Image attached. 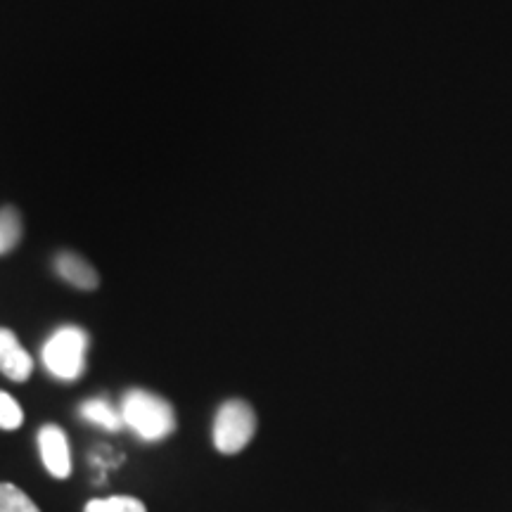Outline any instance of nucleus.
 <instances>
[{"label":"nucleus","mask_w":512,"mask_h":512,"mask_svg":"<svg viewBox=\"0 0 512 512\" xmlns=\"http://www.w3.org/2000/svg\"><path fill=\"white\" fill-rule=\"evenodd\" d=\"M121 420L143 441H162L176 430V413L162 396L131 389L121 401Z\"/></svg>","instance_id":"nucleus-1"},{"label":"nucleus","mask_w":512,"mask_h":512,"mask_svg":"<svg viewBox=\"0 0 512 512\" xmlns=\"http://www.w3.org/2000/svg\"><path fill=\"white\" fill-rule=\"evenodd\" d=\"M86 351H88V335L76 325H62L48 342L43 344L41 358L48 373L57 380L74 382L79 380L86 370Z\"/></svg>","instance_id":"nucleus-2"},{"label":"nucleus","mask_w":512,"mask_h":512,"mask_svg":"<svg viewBox=\"0 0 512 512\" xmlns=\"http://www.w3.org/2000/svg\"><path fill=\"white\" fill-rule=\"evenodd\" d=\"M254 432L256 415L254 408L249 406L247 401L230 399L216 411L211 437H214L216 451L223 453V456H235V453H240L242 448L254 439Z\"/></svg>","instance_id":"nucleus-3"},{"label":"nucleus","mask_w":512,"mask_h":512,"mask_svg":"<svg viewBox=\"0 0 512 512\" xmlns=\"http://www.w3.org/2000/svg\"><path fill=\"white\" fill-rule=\"evenodd\" d=\"M38 451L46 470L55 479H67L72 475V453H69V441L62 427L43 425L38 432Z\"/></svg>","instance_id":"nucleus-4"},{"label":"nucleus","mask_w":512,"mask_h":512,"mask_svg":"<svg viewBox=\"0 0 512 512\" xmlns=\"http://www.w3.org/2000/svg\"><path fill=\"white\" fill-rule=\"evenodd\" d=\"M0 373L12 382H27L34 373V358L8 328H0Z\"/></svg>","instance_id":"nucleus-5"},{"label":"nucleus","mask_w":512,"mask_h":512,"mask_svg":"<svg viewBox=\"0 0 512 512\" xmlns=\"http://www.w3.org/2000/svg\"><path fill=\"white\" fill-rule=\"evenodd\" d=\"M55 271L64 283L79 287V290H95L100 283L98 271L86 259L74 252H60L55 256Z\"/></svg>","instance_id":"nucleus-6"},{"label":"nucleus","mask_w":512,"mask_h":512,"mask_svg":"<svg viewBox=\"0 0 512 512\" xmlns=\"http://www.w3.org/2000/svg\"><path fill=\"white\" fill-rule=\"evenodd\" d=\"M79 415L86 422H93V425L102 427L107 432H119L124 427V420H121V411L112 406L107 399H88L79 406Z\"/></svg>","instance_id":"nucleus-7"},{"label":"nucleus","mask_w":512,"mask_h":512,"mask_svg":"<svg viewBox=\"0 0 512 512\" xmlns=\"http://www.w3.org/2000/svg\"><path fill=\"white\" fill-rule=\"evenodd\" d=\"M22 240V219L15 209H0V256L12 252Z\"/></svg>","instance_id":"nucleus-8"},{"label":"nucleus","mask_w":512,"mask_h":512,"mask_svg":"<svg viewBox=\"0 0 512 512\" xmlns=\"http://www.w3.org/2000/svg\"><path fill=\"white\" fill-rule=\"evenodd\" d=\"M83 512H147V508L133 496H107L88 501Z\"/></svg>","instance_id":"nucleus-9"},{"label":"nucleus","mask_w":512,"mask_h":512,"mask_svg":"<svg viewBox=\"0 0 512 512\" xmlns=\"http://www.w3.org/2000/svg\"><path fill=\"white\" fill-rule=\"evenodd\" d=\"M0 512H41L15 484H0Z\"/></svg>","instance_id":"nucleus-10"},{"label":"nucleus","mask_w":512,"mask_h":512,"mask_svg":"<svg viewBox=\"0 0 512 512\" xmlns=\"http://www.w3.org/2000/svg\"><path fill=\"white\" fill-rule=\"evenodd\" d=\"M24 411L19 406L17 399H12L8 392H0V430L15 432L22 427Z\"/></svg>","instance_id":"nucleus-11"}]
</instances>
